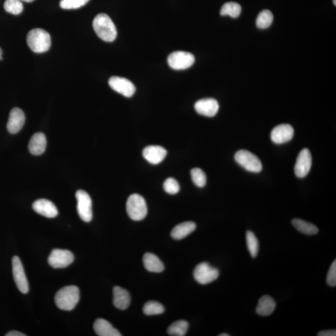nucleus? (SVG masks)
<instances>
[{
	"label": "nucleus",
	"mask_w": 336,
	"mask_h": 336,
	"mask_svg": "<svg viewBox=\"0 0 336 336\" xmlns=\"http://www.w3.org/2000/svg\"><path fill=\"white\" fill-rule=\"evenodd\" d=\"M333 3L335 4V5H336V0H333Z\"/></svg>",
	"instance_id": "nucleus-40"
},
{
	"label": "nucleus",
	"mask_w": 336,
	"mask_h": 336,
	"mask_svg": "<svg viewBox=\"0 0 336 336\" xmlns=\"http://www.w3.org/2000/svg\"><path fill=\"white\" fill-rule=\"evenodd\" d=\"M294 129L289 124H281L274 128L271 132V139L274 143H287L294 136Z\"/></svg>",
	"instance_id": "nucleus-13"
},
{
	"label": "nucleus",
	"mask_w": 336,
	"mask_h": 336,
	"mask_svg": "<svg viewBox=\"0 0 336 336\" xmlns=\"http://www.w3.org/2000/svg\"><path fill=\"white\" fill-rule=\"evenodd\" d=\"M12 269L14 280L18 289L23 294H27L29 292V284L22 263L18 256L13 257L12 259Z\"/></svg>",
	"instance_id": "nucleus-9"
},
{
	"label": "nucleus",
	"mask_w": 336,
	"mask_h": 336,
	"mask_svg": "<svg viewBox=\"0 0 336 336\" xmlns=\"http://www.w3.org/2000/svg\"><path fill=\"white\" fill-rule=\"evenodd\" d=\"M163 188L169 195H176L179 191L180 186L176 179L169 177L165 181Z\"/></svg>",
	"instance_id": "nucleus-33"
},
{
	"label": "nucleus",
	"mask_w": 336,
	"mask_h": 336,
	"mask_svg": "<svg viewBox=\"0 0 336 336\" xmlns=\"http://www.w3.org/2000/svg\"><path fill=\"white\" fill-rule=\"evenodd\" d=\"M22 1H25V2H28V3H30V2H32L34 1V0H21Z\"/></svg>",
	"instance_id": "nucleus-37"
},
{
	"label": "nucleus",
	"mask_w": 336,
	"mask_h": 336,
	"mask_svg": "<svg viewBox=\"0 0 336 336\" xmlns=\"http://www.w3.org/2000/svg\"><path fill=\"white\" fill-rule=\"evenodd\" d=\"M21 0H6L4 8L8 13L13 15H20L23 10V4Z\"/></svg>",
	"instance_id": "nucleus-30"
},
{
	"label": "nucleus",
	"mask_w": 336,
	"mask_h": 336,
	"mask_svg": "<svg viewBox=\"0 0 336 336\" xmlns=\"http://www.w3.org/2000/svg\"><path fill=\"white\" fill-rule=\"evenodd\" d=\"M25 122V115L19 108H14L9 113L7 130L11 134H16L20 131Z\"/></svg>",
	"instance_id": "nucleus-15"
},
{
	"label": "nucleus",
	"mask_w": 336,
	"mask_h": 336,
	"mask_svg": "<svg viewBox=\"0 0 336 336\" xmlns=\"http://www.w3.org/2000/svg\"><path fill=\"white\" fill-rule=\"evenodd\" d=\"M196 225L195 222H185L177 225L171 233V235L175 240H181L186 237L189 234L196 230Z\"/></svg>",
	"instance_id": "nucleus-23"
},
{
	"label": "nucleus",
	"mask_w": 336,
	"mask_h": 336,
	"mask_svg": "<svg viewBox=\"0 0 336 336\" xmlns=\"http://www.w3.org/2000/svg\"><path fill=\"white\" fill-rule=\"evenodd\" d=\"M6 336H25V335H24L23 333L18 332V331H11V332H9L6 334Z\"/></svg>",
	"instance_id": "nucleus-36"
},
{
	"label": "nucleus",
	"mask_w": 336,
	"mask_h": 336,
	"mask_svg": "<svg viewBox=\"0 0 336 336\" xmlns=\"http://www.w3.org/2000/svg\"><path fill=\"white\" fill-rule=\"evenodd\" d=\"M1 56H2V51L1 48H0V60H1Z\"/></svg>",
	"instance_id": "nucleus-39"
},
{
	"label": "nucleus",
	"mask_w": 336,
	"mask_h": 336,
	"mask_svg": "<svg viewBox=\"0 0 336 336\" xmlns=\"http://www.w3.org/2000/svg\"><path fill=\"white\" fill-rule=\"evenodd\" d=\"M95 332L99 336H121L117 329L111 325L109 322L103 319H98L94 325Z\"/></svg>",
	"instance_id": "nucleus-20"
},
{
	"label": "nucleus",
	"mask_w": 336,
	"mask_h": 336,
	"mask_svg": "<svg viewBox=\"0 0 336 336\" xmlns=\"http://www.w3.org/2000/svg\"><path fill=\"white\" fill-rule=\"evenodd\" d=\"M273 21V15L269 10L262 11L258 15L256 20L257 27L260 29H266L270 27Z\"/></svg>",
	"instance_id": "nucleus-28"
},
{
	"label": "nucleus",
	"mask_w": 336,
	"mask_h": 336,
	"mask_svg": "<svg viewBox=\"0 0 336 336\" xmlns=\"http://www.w3.org/2000/svg\"><path fill=\"white\" fill-rule=\"evenodd\" d=\"M312 166V157L308 149L304 148L298 156L294 170L296 176L303 178L309 173Z\"/></svg>",
	"instance_id": "nucleus-11"
},
{
	"label": "nucleus",
	"mask_w": 336,
	"mask_h": 336,
	"mask_svg": "<svg viewBox=\"0 0 336 336\" xmlns=\"http://www.w3.org/2000/svg\"><path fill=\"white\" fill-rule=\"evenodd\" d=\"M167 155V150L160 146H148L143 151L144 158L153 165H158L162 162Z\"/></svg>",
	"instance_id": "nucleus-17"
},
{
	"label": "nucleus",
	"mask_w": 336,
	"mask_h": 336,
	"mask_svg": "<svg viewBox=\"0 0 336 336\" xmlns=\"http://www.w3.org/2000/svg\"><path fill=\"white\" fill-rule=\"evenodd\" d=\"M93 28L97 35L104 41L112 42L117 37V31L115 24L106 14L101 13L96 16Z\"/></svg>",
	"instance_id": "nucleus-1"
},
{
	"label": "nucleus",
	"mask_w": 336,
	"mask_h": 336,
	"mask_svg": "<svg viewBox=\"0 0 336 336\" xmlns=\"http://www.w3.org/2000/svg\"><path fill=\"white\" fill-rule=\"evenodd\" d=\"M191 175L193 183L199 188H203L206 184V175L200 168H193L191 170Z\"/></svg>",
	"instance_id": "nucleus-31"
},
{
	"label": "nucleus",
	"mask_w": 336,
	"mask_h": 336,
	"mask_svg": "<svg viewBox=\"0 0 336 336\" xmlns=\"http://www.w3.org/2000/svg\"><path fill=\"white\" fill-rule=\"evenodd\" d=\"M127 212L130 218L134 221H139L145 219L148 213L145 199L138 194L130 196L127 202Z\"/></svg>",
	"instance_id": "nucleus-4"
},
{
	"label": "nucleus",
	"mask_w": 336,
	"mask_h": 336,
	"mask_svg": "<svg viewBox=\"0 0 336 336\" xmlns=\"http://www.w3.org/2000/svg\"><path fill=\"white\" fill-rule=\"evenodd\" d=\"M33 209L37 214L47 218H54L58 215V210L51 201L41 199L33 203Z\"/></svg>",
	"instance_id": "nucleus-16"
},
{
	"label": "nucleus",
	"mask_w": 336,
	"mask_h": 336,
	"mask_svg": "<svg viewBox=\"0 0 336 336\" xmlns=\"http://www.w3.org/2000/svg\"><path fill=\"white\" fill-rule=\"evenodd\" d=\"M143 311L146 315H158L164 313L165 307L157 302H148L143 307Z\"/></svg>",
	"instance_id": "nucleus-29"
},
{
	"label": "nucleus",
	"mask_w": 336,
	"mask_h": 336,
	"mask_svg": "<svg viewBox=\"0 0 336 336\" xmlns=\"http://www.w3.org/2000/svg\"><path fill=\"white\" fill-rule=\"evenodd\" d=\"M113 304L117 308L125 310L129 307L131 297L127 290L120 286H115L113 290Z\"/></svg>",
	"instance_id": "nucleus-18"
},
{
	"label": "nucleus",
	"mask_w": 336,
	"mask_h": 336,
	"mask_svg": "<svg viewBox=\"0 0 336 336\" xmlns=\"http://www.w3.org/2000/svg\"><path fill=\"white\" fill-rule=\"evenodd\" d=\"M195 62V56L188 52H174L168 58V65L174 70L187 69L191 67Z\"/></svg>",
	"instance_id": "nucleus-8"
},
{
	"label": "nucleus",
	"mask_w": 336,
	"mask_h": 336,
	"mask_svg": "<svg viewBox=\"0 0 336 336\" xmlns=\"http://www.w3.org/2000/svg\"><path fill=\"white\" fill-rule=\"evenodd\" d=\"M144 266L148 271L153 273H161L164 270L165 267L157 255L151 253H146L143 259Z\"/></svg>",
	"instance_id": "nucleus-22"
},
{
	"label": "nucleus",
	"mask_w": 336,
	"mask_h": 336,
	"mask_svg": "<svg viewBox=\"0 0 336 336\" xmlns=\"http://www.w3.org/2000/svg\"><path fill=\"white\" fill-rule=\"evenodd\" d=\"M108 84L113 91L126 98H131L135 92L136 88L130 80L124 77L113 76L108 80Z\"/></svg>",
	"instance_id": "nucleus-12"
},
{
	"label": "nucleus",
	"mask_w": 336,
	"mask_h": 336,
	"mask_svg": "<svg viewBox=\"0 0 336 336\" xmlns=\"http://www.w3.org/2000/svg\"><path fill=\"white\" fill-rule=\"evenodd\" d=\"M276 302L271 297L265 295L259 300L256 307V312L259 315L267 316L273 313L276 307Z\"/></svg>",
	"instance_id": "nucleus-21"
},
{
	"label": "nucleus",
	"mask_w": 336,
	"mask_h": 336,
	"mask_svg": "<svg viewBox=\"0 0 336 336\" xmlns=\"http://www.w3.org/2000/svg\"><path fill=\"white\" fill-rule=\"evenodd\" d=\"M293 226L298 231L307 235H316L318 233L319 229L315 225L300 219H295L292 221Z\"/></svg>",
	"instance_id": "nucleus-24"
},
{
	"label": "nucleus",
	"mask_w": 336,
	"mask_h": 336,
	"mask_svg": "<svg viewBox=\"0 0 336 336\" xmlns=\"http://www.w3.org/2000/svg\"><path fill=\"white\" fill-rule=\"evenodd\" d=\"M46 145L47 140L44 134L36 133L31 138L28 149L33 155L38 156L44 153L46 150Z\"/></svg>",
	"instance_id": "nucleus-19"
},
{
	"label": "nucleus",
	"mask_w": 336,
	"mask_h": 336,
	"mask_svg": "<svg viewBox=\"0 0 336 336\" xmlns=\"http://www.w3.org/2000/svg\"><path fill=\"white\" fill-rule=\"evenodd\" d=\"M246 242L248 252L251 257L255 258L257 256L259 250V242L256 236L252 231H248L246 233Z\"/></svg>",
	"instance_id": "nucleus-27"
},
{
	"label": "nucleus",
	"mask_w": 336,
	"mask_h": 336,
	"mask_svg": "<svg viewBox=\"0 0 336 336\" xmlns=\"http://www.w3.org/2000/svg\"><path fill=\"white\" fill-rule=\"evenodd\" d=\"M189 328V323L184 320H179L172 323L168 328V333L170 336H184Z\"/></svg>",
	"instance_id": "nucleus-25"
},
{
	"label": "nucleus",
	"mask_w": 336,
	"mask_h": 336,
	"mask_svg": "<svg viewBox=\"0 0 336 336\" xmlns=\"http://www.w3.org/2000/svg\"><path fill=\"white\" fill-rule=\"evenodd\" d=\"M80 292L75 286H67L61 288L55 296L56 306L65 311H71L79 302Z\"/></svg>",
	"instance_id": "nucleus-2"
},
{
	"label": "nucleus",
	"mask_w": 336,
	"mask_h": 336,
	"mask_svg": "<svg viewBox=\"0 0 336 336\" xmlns=\"http://www.w3.org/2000/svg\"><path fill=\"white\" fill-rule=\"evenodd\" d=\"M77 199V210L80 218L85 222L92 221L93 214H92V202L89 194L86 191L79 190L75 194Z\"/></svg>",
	"instance_id": "nucleus-7"
},
{
	"label": "nucleus",
	"mask_w": 336,
	"mask_h": 336,
	"mask_svg": "<svg viewBox=\"0 0 336 336\" xmlns=\"http://www.w3.org/2000/svg\"><path fill=\"white\" fill-rule=\"evenodd\" d=\"M318 336H336V330H326L322 331L318 333Z\"/></svg>",
	"instance_id": "nucleus-35"
},
{
	"label": "nucleus",
	"mask_w": 336,
	"mask_h": 336,
	"mask_svg": "<svg viewBox=\"0 0 336 336\" xmlns=\"http://www.w3.org/2000/svg\"><path fill=\"white\" fill-rule=\"evenodd\" d=\"M193 274L198 283L201 285H207L219 277V271L207 263L202 262L196 266Z\"/></svg>",
	"instance_id": "nucleus-6"
},
{
	"label": "nucleus",
	"mask_w": 336,
	"mask_h": 336,
	"mask_svg": "<svg viewBox=\"0 0 336 336\" xmlns=\"http://www.w3.org/2000/svg\"><path fill=\"white\" fill-rule=\"evenodd\" d=\"M90 0H61L60 6L65 9H74L86 5Z\"/></svg>",
	"instance_id": "nucleus-32"
},
{
	"label": "nucleus",
	"mask_w": 336,
	"mask_h": 336,
	"mask_svg": "<svg viewBox=\"0 0 336 336\" xmlns=\"http://www.w3.org/2000/svg\"><path fill=\"white\" fill-rule=\"evenodd\" d=\"M27 44L34 53H45L48 51L51 47L50 34L41 28L33 29L28 34Z\"/></svg>",
	"instance_id": "nucleus-3"
},
{
	"label": "nucleus",
	"mask_w": 336,
	"mask_h": 336,
	"mask_svg": "<svg viewBox=\"0 0 336 336\" xmlns=\"http://www.w3.org/2000/svg\"><path fill=\"white\" fill-rule=\"evenodd\" d=\"M242 11L241 6L235 2H228L222 6L220 11L222 16H230L231 17L236 18L238 17Z\"/></svg>",
	"instance_id": "nucleus-26"
},
{
	"label": "nucleus",
	"mask_w": 336,
	"mask_h": 336,
	"mask_svg": "<svg viewBox=\"0 0 336 336\" xmlns=\"http://www.w3.org/2000/svg\"><path fill=\"white\" fill-rule=\"evenodd\" d=\"M72 253L67 250L54 249L48 258L49 264L54 269H65L74 262Z\"/></svg>",
	"instance_id": "nucleus-10"
},
{
	"label": "nucleus",
	"mask_w": 336,
	"mask_h": 336,
	"mask_svg": "<svg viewBox=\"0 0 336 336\" xmlns=\"http://www.w3.org/2000/svg\"><path fill=\"white\" fill-rule=\"evenodd\" d=\"M195 108L199 114L208 117H214L219 109L218 101L214 99H203L195 103Z\"/></svg>",
	"instance_id": "nucleus-14"
},
{
	"label": "nucleus",
	"mask_w": 336,
	"mask_h": 336,
	"mask_svg": "<svg viewBox=\"0 0 336 336\" xmlns=\"http://www.w3.org/2000/svg\"><path fill=\"white\" fill-rule=\"evenodd\" d=\"M235 160L248 171L258 173L262 171V164L259 158L247 150H239L235 153Z\"/></svg>",
	"instance_id": "nucleus-5"
},
{
	"label": "nucleus",
	"mask_w": 336,
	"mask_h": 336,
	"mask_svg": "<svg viewBox=\"0 0 336 336\" xmlns=\"http://www.w3.org/2000/svg\"><path fill=\"white\" fill-rule=\"evenodd\" d=\"M219 336H229L230 335H228V334L223 333V334H221V335H220Z\"/></svg>",
	"instance_id": "nucleus-38"
},
{
	"label": "nucleus",
	"mask_w": 336,
	"mask_h": 336,
	"mask_svg": "<svg viewBox=\"0 0 336 336\" xmlns=\"http://www.w3.org/2000/svg\"><path fill=\"white\" fill-rule=\"evenodd\" d=\"M326 281H327L328 285L332 287L336 285V260H335L331 264L328 271Z\"/></svg>",
	"instance_id": "nucleus-34"
}]
</instances>
